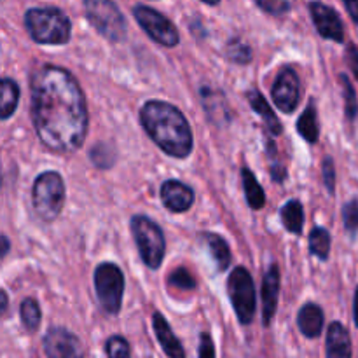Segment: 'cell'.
Here are the masks:
<instances>
[{
    "mask_svg": "<svg viewBox=\"0 0 358 358\" xmlns=\"http://www.w3.org/2000/svg\"><path fill=\"white\" fill-rule=\"evenodd\" d=\"M31 121L42 145L76 152L87 135L86 98L69 70L44 65L31 77Z\"/></svg>",
    "mask_w": 358,
    "mask_h": 358,
    "instance_id": "cell-1",
    "label": "cell"
},
{
    "mask_svg": "<svg viewBox=\"0 0 358 358\" xmlns=\"http://www.w3.org/2000/svg\"><path fill=\"white\" fill-rule=\"evenodd\" d=\"M140 122L150 140L168 156L184 159L192 152V129L185 115L175 105L149 100L140 108Z\"/></svg>",
    "mask_w": 358,
    "mask_h": 358,
    "instance_id": "cell-2",
    "label": "cell"
},
{
    "mask_svg": "<svg viewBox=\"0 0 358 358\" xmlns=\"http://www.w3.org/2000/svg\"><path fill=\"white\" fill-rule=\"evenodd\" d=\"M24 27L31 41L44 45H63L70 41L72 23L56 7H35L24 14Z\"/></svg>",
    "mask_w": 358,
    "mask_h": 358,
    "instance_id": "cell-3",
    "label": "cell"
},
{
    "mask_svg": "<svg viewBox=\"0 0 358 358\" xmlns=\"http://www.w3.org/2000/svg\"><path fill=\"white\" fill-rule=\"evenodd\" d=\"M65 203V182L56 171H44L38 175L31 187L34 212L42 222H52L62 213Z\"/></svg>",
    "mask_w": 358,
    "mask_h": 358,
    "instance_id": "cell-4",
    "label": "cell"
},
{
    "mask_svg": "<svg viewBox=\"0 0 358 358\" xmlns=\"http://www.w3.org/2000/svg\"><path fill=\"white\" fill-rule=\"evenodd\" d=\"M84 13L91 27L108 42H122L126 38V20L114 0H83Z\"/></svg>",
    "mask_w": 358,
    "mask_h": 358,
    "instance_id": "cell-5",
    "label": "cell"
},
{
    "mask_svg": "<svg viewBox=\"0 0 358 358\" xmlns=\"http://www.w3.org/2000/svg\"><path fill=\"white\" fill-rule=\"evenodd\" d=\"M131 233L135 238L136 248L140 252V257L145 262L147 268H159L164 259V252H166L163 229L150 217L135 215L131 219Z\"/></svg>",
    "mask_w": 358,
    "mask_h": 358,
    "instance_id": "cell-6",
    "label": "cell"
},
{
    "mask_svg": "<svg viewBox=\"0 0 358 358\" xmlns=\"http://www.w3.org/2000/svg\"><path fill=\"white\" fill-rule=\"evenodd\" d=\"M94 290L105 313L117 315L124 296V275L114 262H103L94 269Z\"/></svg>",
    "mask_w": 358,
    "mask_h": 358,
    "instance_id": "cell-7",
    "label": "cell"
},
{
    "mask_svg": "<svg viewBox=\"0 0 358 358\" xmlns=\"http://www.w3.org/2000/svg\"><path fill=\"white\" fill-rule=\"evenodd\" d=\"M227 292H229L231 304L234 308L238 320L241 325H250L255 317V306H257V297H255V285L252 275L247 268L238 266L231 273L227 280Z\"/></svg>",
    "mask_w": 358,
    "mask_h": 358,
    "instance_id": "cell-8",
    "label": "cell"
},
{
    "mask_svg": "<svg viewBox=\"0 0 358 358\" xmlns=\"http://www.w3.org/2000/svg\"><path fill=\"white\" fill-rule=\"evenodd\" d=\"M133 16H135L136 23L143 28V31L157 44L164 45V48H175L180 42V34H178L177 27L159 10L147 6H136L133 9Z\"/></svg>",
    "mask_w": 358,
    "mask_h": 358,
    "instance_id": "cell-9",
    "label": "cell"
},
{
    "mask_svg": "<svg viewBox=\"0 0 358 358\" xmlns=\"http://www.w3.org/2000/svg\"><path fill=\"white\" fill-rule=\"evenodd\" d=\"M271 96L276 107L285 114L296 110L301 98V83L292 66H283L271 87Z\"/></svg>",
    "mask_w": 358,
    "mask_h": 358,
    "instance_id": "cell-10",
    "label": "cell"
},
{
    "mask_svg": "<svg viewBox=\"0 0 358 358\" xmlns=\"http://www.w3.org/2000/svg\"><path fill=\"white\" fill-rule=\"evenodd\" d=\"M42 348L48 358H83L79 338L65 327H51L42 339Z\"/></svg>",
    "mask_w": 358,
    "mask_h": 358,
    "instance_id": "cell-11",
    "label": "cell"
},
{
    "mask_svg": "<svg viewBox=\"0 0 358 358\" xmlns=\"http://www.w3.org/2000/svg\"><path fill=\"white\" fill-rule=\"evenodd\" d=\"M310 14L315 23V28H317V31L322 37L334 42L345 41V27H343V21L339 14L336 13V9H332L327 3L311 2Z\"/></svg>",
    "mask_w": 358,
    "mask_h": 358,
    "instance_id": "cell-12",
    "label": "cell"
},
{
    "mask_svg": "<svg viewBox=\"0 0 358 358\" xmlns=\"http://www.w3.org/2000/svg\"><path fill=\"white\" fill-rule=\"evenodd\" d=\"M161 201L173 213L187 212L194 203V191L180 180H166L161 185Z\"/></svg>",
    "mask_w": 358,
    "mask_h": 358,
    "instance_id": "cell-13",
    "label": "cell"
},
{
    "mask_svg": "<svg viewBox=\"0 0 358 358\" xmlns=\"http://www.w3.org/2000/svg\"><path fill=\"white\" fill-rule=\"evenodd\" d=\"M280 296V269L276 264L269 266L262 280V324L269 327L278 308Z\"/></svg>",
    "mask_w": 358,
    "mask_h": 358,
    "instance_id": "cell-14",
    "label": "cell"
},
{
    "mask_svg": "<svg viewBox=\"0 0 358 358\" xmlns=\"http://www.w3.org/2000/svg\"><path fill=\"white\" fill-rule=\"evenodd\" d=\"M152 329L157 341H159L161 348H163L164 355L168 358H185L184 346H182V343L178 341V338L175 336V332L171 331L166 318H164L163 313H159V311H154Z\"/></svg>",
    "mask_w": 358,
    "mask_h": 358,
    "instance_id": "cell-15",
    "label": "cell"
},
{
    "mask_svg": "<svg viewBox=\"0 0 358 358\" xmlns=\"http://www.w3.org/2000/svg\"><path fill=\"white\" fill-rule=\"evenodd\" d=\"M327 358H352V338L341 322H332L325 339Z\"/></svg>",
    "mask_w": 358,
    "mask_h": 358,
    "instance_id": "cell-16",
    "label": "cell"
},
{
    "mask_svg": "<svg viewBox=\"0 0 358 358\" xmlns=\"http://www.w3.org/2000/svg\"><path fill=\"white\" fill-rule=\"evenodd\" d=\"M324 310L315 303H306L297 313V327L308 339H317L324 331Z\"/></svg>",
    "mask_w": 358,
    "mask_h": 358,
    "instance_id": "cell-17",
    "label": "cell"
},
{
    "mask_svg": "<svg viewBox=\"0 0 358 358\" xmlns=\"http://www.w3.org/2000/svg\"><path fill=\"white\" fill-rule=\"evenodd\" d=\"M248 98V103H250V107L254 108L255 112H257L259 115H261L262 119H264L266 122V128H268V131L271 133L273 136L280 135V133L283 131V126L280 124V119L276 117L275 110H273L271 107H269V103L266 101V98L262 96V93L259 90H250L247 94Z\"/></svg>",
    "mask_w": 358,
    "mask_h": 358,
    "instance_id": "cell-18",
    "label": "cell"
},
{
    "mask_svg": "<svg viewBox=\"0 0 358 358\" xmlns=\"http://www.w3.org/2000/svg\"><path fill=\"white\" fill-rule=\"evenodd\" d=\"M201 100L203 105H205L206 114L215 124H222V122L227 121V112L229 110H227L226 98H224L222 93H217L210 87H203Z\"/></svg>",
    "mask_w": 358,
    "mask_h": 358,
    "instance_id": "cell-19",
    "label": "cell"
},
{
    "mask_svg": "<svg viewBox=\"0 0 358 358\" xmlns=\"http://www.w3.org/2000/svg\"><path fill=\"white\" fill-rule=\"evenodd\" d=\"M203 240H205L206 247H208L210 254H212V259L215 261L217 269L226 271L231 264V250L227 241L215 233H206Z\"/></svg>",
    "mask_w": 358,
    "mask_h": 358,
    "instance_id": "cell-20",
    "label": "cell"
},
{
    "mask_svg": "<svg viewBox=\"0 0 358 358\" xmlns=\"http://www.w3.org/2000/svg\"><path fill=\"white\" fill-rule=\"evenodd\" d=\"M280 217H282V222L285 226V229L292 234H301L303 233L304 226V210L301 201L297 199H290L280 210Z\"/></svg>",
    "mask_w": 358,
    "mask_h": 358,
    "instance_id": "cell-21",
    "label": "cell"
},
{
    "mask_svg": "<svg viewBox=\"0 0 358 358\" xmlns=\"http://www.w3.org/2000/svg\"><path fill=\"white\" fill-rule=\"evenodd\" d=\"M241 178H243V189H245V198L250 208L261 210L266 205V194L264 189L261 187V184L257 182L255 175L252 173L248 168L241 170Z\"/></svg>",
    "mask_w": 358,
    "mask_h": 358,
    "instance_id": "cell-22",
    "label": "cell"
},
{
    "mask_svg": "<svg viewBox=\"0 0 358 358\" xmlns=\"http://www.w3.org/2000/svg\"><path fill=\"white\" fill-rule=\"evenodd\" d=\"M17 103H20V86L16 80L2 79V103H0V119L7 121L10 115L16 112Z\"/></svg>",
    "mask_w": 358,
    "mask_h": 358,
    "instance_id": "cell-23",
    "label": "cell"
},
{
    "mask_svg": "<svg viewBox=\"0 0 358 358\" xmlns=\"http://www.w3.org/2000/svg\"><path fill=\"white\" fill-rule=\"evenodd\" d=\"M297 131L308 143H315L320 136V126H318L317 110H315L313 103L308 105L306 110L301 114L299 121H297Z\"/></svg>",
    "mask_w": 358,
    "mask_h": 358,
    "instance_id": "cell-24",
    "label": "cell"
},
{
    "mask_svg": "<svg viewBox=\"0 0 358 358\" xmlns=\"http://www.w3.org/2000/svg\"><path fill=\"white\" fill-rule=\"evenodd\" d=\"M20 317H21V324H23V327L27 329L28 332L37 331L42 320V311L37 301L31 299V297L24 299L20 308Z\"/></svg>",
    "mask_w": 358,
    "mask_h": 358,
    "instance_id": "cell-25",
    "label": "cell"
},
{
    "mask_svg": "<svg viewBox=\"0 0 358 358\" xmlns=\"http://www.w3.org/2000/svg\"><path fill=\"white\" fill-rule=\"evenodd\" d=\"M310 250L315 257L327 261L331 254V234L324 227H315L310 233Z\"/></svg>",
    "mask_w": 358,
    "mask_h": 358,
    "instance_id": "cell-26",
    "label": "cell"
},
{
    "mask_svg": "<svg viewBox=\"0 0 358 358\" xmlns=\"http://www.w3.org/2000/svg\"><path fill=\"white\" fill-rule=\"evenodd\" d=\"M226 56L233 63H238V65H248L254 58L252 55V49L245 44L240 38H231L226 45Z\"/></svg>",
    "mask_w": 358,
    "mask_h": 358,
    "instance_id": "cell-27",
    "label": "cell"
},
{
    "mask_svg": "<svg viewBox=\"0 0 358 358\" xmlns=\"http://www.w3.org/2000/svg\"><path fill=\"white\" fill-rule=\"evenodd\" d=\"M339 79H341V84H343V93H345L346 119H348L350 122H353L358 117V98L355 93V87H353V84L350 83L348 76H345V73H341Z\"/></svg>",
    "mask_w": 358,
    "mask_h": 358,
    "instance_id": "cell-28",
    "label": "cell"
},
{
    "mask_svg": "<svg viewBox=\"0 0 358 358\" xmlns=\"http://www.w3.org/2000/svg\"><path fill=\"white\" fill-rule=\"evenodd\" d=\"M105 352H107V358H131L129 343L122 336L108 338L107 345H105Z\"/></svg>",
    "mask_w": 358,
    "mask_h": 358,
    "instance_id": "cell-29",
    "label": "cell"
},
{
    "mask_svg": "<svg viewBox=\"0 0 358 358\" xmlns=\"http://www.w3.org/2000/svg\"><path fill=\"white\" fill-rule=\"evenodd\" d=\"M91 161L98 168H110L115 163L114 149L110 145H107V143H98L91 150Z\"/></svg>",
    "mask_w": 358,
    "mask_h": 358,
    "instance_id": "cell-30",
    "label": "cell"
},
{
    "mask_svg": "<svg viewBox=\"0 0 358 358\" xmlns=\"http://www.w3.org/2000/svg\"><path fill=\"white\" fill-rule=\"evenodd\" d=\"M168 283H170L171 287H175V289H180V290L196 289V280L192 278V275L185 268L175 269V271L170 275V278H168Z\"/></svg>",
    "mask_w": 358,
    "mask_h": 358,
    "instance_id": "cell-31",
    "label": "cell"
},
{
    "mask_svg": "<svg viewBox=\"0 0 358 358\" xmlns=\"http://www.w3.org/2000/svg\"><path fill=\"white\" fill-rule=\"evenodd\" d=\"M255 3L259 6V9L271 14V16H282L290 10L289 0H255Z\"/></svg>",
    "mask_w": 358,
    "mask_h": 358,
    "instance_id": "cell-32",
    "label": "cell"
},
{
    "mask_svg": "<svg viewBox=\"0 0 358 358\" xmlns=\"http://www.w3.org/2000/svg\"><path fill=\"white\" fill-rule=\"evenodd\" d=\"M343 220H345V227L350 233H357L358 231V199H352L343 206Z\"/></svg>",
    "mask_w": 358,
    "mask_h": 358,
    "instance_id": "cell-33",
    "label": "cell"
},
{
    "mask_svg": "<svg viewBox=\"0 0 358 358\" xmlns=\"http://www.w3.org/2000/svg\"><path fill=\"white\" fill-rule=\"evenodd\" d=\"M322 178H324V184L327 187V191L334 192L336 189V166L332 157H325L324 164H322Z\"/></svg>",
    "mask_w": 358,
    "mask_h": 358,
    "instance_id": "cell-34",
    "label": "cell"
},
{
    "mask_svg": "<svg viewBox=\"0 0 358 358\" xmlns=\"http://www.w3.org/2000/svg\"><path fill=\"white\" fill-rule=\"evenodd\" d=\"M199 358H215V345L208 332L199 336Z\"/></svg>",
    "mask_w": 358,
    "mask_h": 358,
    "instance_id": "cell-35",
    "label": "cell"
},
{
    "mask_svg": "<svg viewBox=\"0 0 358 358\" xmlns=\"http://www.w3.org/2000/svg\"><path fill=\"white\" fill-rule=\"evenodd\" d=\"M348 63L350 66H352L353 76H355L358 80V48L353 44L348 48Z\"/></svg>",
    "mask_w": 358,
    "mask_h": 358,
    "instance_id": "cell-36",
    "label": "cell"
},
{
    "mask_svg": "<svg viewBox=\"0 0 358 358\" xmlns=\"http://www.w3.org/2000/svg\"><path fill=\"white\" fill-rule=\"evenodd\" d=\"M346 6V10L350 13L352 20L358 24V0H343Z\"/></svg>",
    "mask_w": 358,
    "mask_h": 358,
    "instance_id": "cell-37",
    "label": "cell"
},
{
    "mask_svg": "<svg viewBox=\"0 0 358 358\" xmlns=\"http://www.w3.org/2000/svg\"><path fill=\"white\" fill-rule=\"evenodd\" d=\"M353 320H355V325L358 329V287L355 290V301H353Z\"/></svg>",
    "mask_w": 358,
    "mask_h": 358,
    "instance_id": "cell-38",
    "label": "cell"
},
{
    "mask_svg": "<svg viewBox=\"0 0 358 358\" xmlns=\"http://www.w3.org/2000/svg\"><path fill=\"white\" fill-rule=\"evenodd\" d=\"M2 257H6L7 254H9V248H10V245H9V238L6 236V234H2Z\"/></svg>",
    "mask_w": 358,
    "mask_h": 358,
    "instance_id": "cell-39",
    "label": "cell"
},
{
    "mask_svg": "<svg viewBox=\"0 0 358 358\" xmlns=\"http://www.w3.org/2000/svg\"><path fill=\"white\" fill-rule=\"evenodd\" d=\"M2 313H6L7 311V306H9V299H7V292L6 290H2Z\"/></svg>",
    "mask_w": 358,
    "mask_h": 358,
    "instance_id": "cell-40",
    "label": "cell"
},
{
    "mask_svg": "<svg viewBox=\"0 0 358 358\" xmlns=\"http://www.w3.org/2000/svg\"><path fill=\"white\" fill-rule=\"evenodd\" d=\"M201 2L208 3V6H217V3H219L220 0H201Z\"/></svg>",
    "mask_w": 358,
    "mask_h": 358,
    "instance_id": "cell-41",
    "label": "cell"
}]
</instances>
